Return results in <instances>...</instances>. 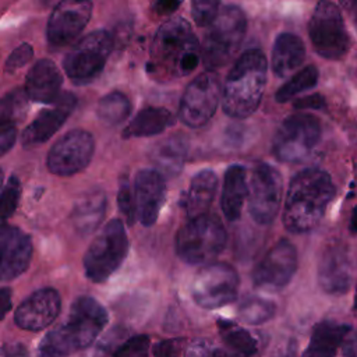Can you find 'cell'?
Here are the masks:
<instances>
[{"mask_svg": "<svg viewBox=\"0 0 357 357\" xmlns=\"http://www.w3.org/2000/svg\"><path fill=\"white\" fill-rule=\"evenodd\" d=\"M184 357H238L230 350H225L206 339L190 342L183 350Z\"/></svg>", "mask_w": 357, "mask_h": 357, "instance_id": "obj_37", "label": "cell"}, {"mask_svg": "<svg viewBox=\"0 0 357 357\" xmlns=\"http://www.w3.org/2000/svg\"><path fill=\"white\" fill-rule=\"evenodd\" d=\"M181 0H152L151 7L156 14H172L174 13L178 6H180Z\"/></svg>", "mask_w": 357, "mask_h": 357, "instance_id": "obj_46", "label": "cell"}, {"mask_svg": "<svg viewBox=\"0 0 357 357\" xmlns=\"http://www.w3.org/2000/svg\"><path fill=\"white\" fill-rule=\"evenodd\" d=\"M220 0H192L191 14L198 26H208L219 13Z\"/></svg>", "mask_w": 357, "mask_h": 357, "instance_id": "obj_39", "label": "cell"}, {"mask_svg": "<svg viewBox=\"0 0 357 357\" xmlns=\"http://www.w3.org/2000/svg\"><path fill=\"white\" fill-rule=\"evenodd\" d=\"M128 252V237L120 219L110 220L88 247L84 255V269L89 280H107L123 264Z\"/></svg>", "mask_w": 357, "mask_h": 357, "instance_id": "obj_6", "label": "cell"}, {"mask_svg": "<svg viewBox=\"0 0 357 357\" xmlns=\"http://www.w3.org/2000/svg\"><path fill=\"white\" fill-rule=\"evenodd\" d=\"M321 139V123L310 113H294L286 117L272 142V153L286 163L305 160Z\"/></svg>", "mask_w": 357, "mask_h": 357, "instance_id": "obj_7", "label": "cell"}, {"mask_svg": "<svg viewBox=\"0 0 357 357\" xmlns=\"http://www.w3.org/2000/svg\"><path fill=\"white\" fill-rule=\"evenodd\" d=\"M0 357H29V351L20 342H7L0 346Z\"/></svg>", "mask_w": 357, "mask_h": 357, "instance_id": "obj_44", "label": "cell"}, {"mask_svg": "<svg viewBox=\"0 0 357 357\" xmlns=\"http://www.w3.org/2000/svg\"><path fill=\"white\" fill-rule=\"evenodd\" d=\"M106 324L107 312L103 305L89 296H81L71 304L68 321L60 328L77 351L89 346Z\"/></svg>", "mask_w": 357, "mask_h": 357, "instance_id": "obj_15", "label": "cell"}, {"mask_svg": "<svg viewBox=\"0 0 357 357\" xmlns=\"http://www.w3.org/2000/svg\"><path fill=\"white\" fill-rule=\"evenodd\" d=\"M336 192L332 177L319 167L298 172L290 181L284 208L283 225L290 233L303 234L314 230L326 213Z\"/></svg>", "mask_w": 357, "mask_h": 357, "instance_id": "obj_1", "label": "cell"}, {"mask_svg": "<svg viewBox=\"0 0 357 357\" xmlns=\"http://www.w3.org/2000/svg\"><path fill=\"white\" fill-rule=\"evenodd\" d=\"M152 57L163 73L174 77L191 74L201 59V47L191 25L180 17L165 22L155 36Z\"/></svg>", "mask_w": 357, "mask_h": 357, "instance_id": "obj_3", "label": "cell"}, {"mask_svg": "<svg viewBox=\"0 0 357 357\" xmlns=\"http://www.w3.org/2000/svg\"><path fill=\"white\" fill-rule=\"evenodd\" d=\"M305 57L304 42L294 33L283 32L276 36L272 47V70L278 77H284L301 66Z\"/></svg>", "mask_w": 357, "mask_h": 357, "instance_id": "obj_28", "label": "cell"}, {"mask_svg": "<svg viewBox=\"0 0 357 357\" xmlns=\"http://www.w3.org/2000/svg\"><path fill=\"white\" fill-rule=\"evenodd\" d=\"M11 290L8 287H0V319L6 317V314L11 310Z\"/></svg>", "mask_w": 357, "mask_h": 357, "instance_id": "obj_47", "label": "cell"}, {"mask_svg": "<svg viewBox=\"0 0 357 357\" xmlns=\"http://www.w3.org/2000/svg\"><path fill=\"white\" fill-rule=\"evenodd\" d=\"M112 47L113 39L103 29L82 36L63 60L67 77L77 85H85L93 81L103 70Z\"/></svg>", "mask_w": 357, "mask_h": 357, "instance_id": "obj_8", "label": "cell"}, {"mask_svg": "<svg viewBox=\"0 0 357 357\" xmlns=\"http://www.w3.org/2000/svg\"><path fill=\"white\" fill-rule=\"evenodd\" d=\"M349 227H350V230H351L353 233H357V205H356V206H354V209L351 211Z\"/></svg>", "mask_w": 357, "mask_h": 357, "instance_id": "obj_48", "label": "cell"}, {"mask_svg": "<svg viewBox=\"0 0 357 357\" xmlns=\"http://www.w3.org/2000/svg\"><path fill=\"white\" fill-rule=\"evenodd\" d=\"M248 195L247 172L241 165H231L226 169L220 195V208L225 218L234 222L240 218Z\"/></svg>", "mask_w": 357, "mask_h": 357, "instance_id": "obj_23", "label": "cell"}, {"mask_svg": "<svg viewBox=\"0 0 357 357\" xmlns=\"http://www.w3.org/2000/svg\"><path fill=\"white\" fill-rule=\"evenodd\" d=\"M106 212V195L102 190H91L74 205L71 220L75 230L89 234L99 227Z\"/></svg>", "mask_w": 357, "mask_h": 357, "instance_id": "obj_27", "label": "cell"}, {"mask_svg": "<svg viewBox=\"0 0 357 357\" xmlns=\"http://www.w3.org/2000/svg\"><path fill=\"white\" fill-rule=\"evenodd\" d=\"M29 98L24 88H15L0 99V121H8L17 126L28 112Z\"/></svg>", "mask_w": 357, "mask_h": 357, "instance_id": "obj_34", "label": "cell"}, {"mask_svg": "<svg viewBox=\"0 0 357 357\" xmlns=\"http://www.w3.org/2000/svg\"><path fill=\"white\" fill-rule=\"evenodd\" d=\"M275 311V303L259 296H247L240 301L237 307V315L240 321L248 325H262L268 322L273 318Z\"/></svg>", "mask_w": 357, "mask_h": 357, "instance_id": "obj_31", "label": "cell"}, {"mask_svg": "<svg viewBox=\"0 0 357 357\" xmlns=\"http://www.w3.org/2000/svg\"><path fill=\"white\" fill-rule=\"evenodd\" d=\"M20 195L21 183L17 176H11L0 191V222H4L14 215Z\"/></svg>", "mask_w": 357, "mask_h": 357, "instance_id": "obj_35", "label": "cell"}, {"mask_svg": "<svg viewBox=\"0 0 357 357\" xmlns=\"http://www.w3.org/2000/svg\"><path fill=\"white\" fill-rule=\"evenodd\" d=\"M174 116L165 107H145L137 113L130 124L123 131L124 138L151 137L163 132L174 124Z\"/></svg>", "mask_w": 357, "mask_h": 357, "instance_id": "obj_29", "label": "cell"}, {"mask_svg": "<svg viewBox=\"0 0 357 357\" xmlns=\"http://www.w3.org/2000/svg\"><path fill=\"white\" fill-rule=\"evenodd\" d=\"M91 13V0H61L53 8L47 21L49 43L63 47L74 42L86 26Z\"/></svg>", "mask_w": 357, "mask_h": 357, "instance_id": "obj_17", "label": "cell"}, {"mask_svg": "<svg viewBox=\"0 0 357 357\" xmlns=\"http://www.w3.org/2000/svg\"><path fill=\"white\" fill-rule=\"evenodd\" d=\"M1 181H3V172H1V169H0V185H1Z\"/></svg>", "mask_w": 357, "mask_h": 357, "instance_id": "obj_52", "label": "cell"}, {"mask_svg": "<svg viewBox=\"0 0 357 357\" xmlns=\"http://www.w3.org/2000/svg\"><path fill=\"white\" fill-rule=\"evenodd\" d=\"M95 141L85 130H71L60 137L47 153V167L57 176H73L84 170L93 155Z\"/></svg>", "mask_w": 357, "mask_h": 357, "instance_id": "obj_14", "label": "cell"}, {"mask_svg": "<svg viewBox=\"0 0 357 357\" xmlns=\"http://www.w3.org/2000/svg\"><path fill=\"white\" fill-rule=\"evenodd\" d=\"M60 307V296L54 289H39L18 305L14 319L25 331H40L57 318Z\"/></svg>", "mask_w": 357, "mask_h": 357, "instance_id": "obj_20", "label": "cell"}, {"mask_svg": "<svg viewBox=\"0 0 357 357\" xmlns=\"http://www.w3.org/2000/svg\"><path fill=\"white\" fill-rule=\"evenodd\" d=\"M354 310H357V286H356V293H354Z\"/></svg>", "mask_w": 357, "mask_h": 357, "instance_id": "obj_51", "label": "cell"}, {"mask_svg": "<svg viewBox=\"0 0 357 357\" xmlns=\"http://www.w3.org/2000/svg\"><path fill=\"white\" fill-rule=\"evenodd\" d=\"M297 271V250L286 238L279 240L254 266L251 279L257 289L279 291L284 289Z\"/></svg>", "mask_w": 357, "mask_h": 357, "instance_id": "obj_13", "label": "cell"}, {"mask_svg": "<svg viewBox=\"0 0 357 357\" xmlns=\"http://www.w3.org/2000/svg\"><path fill=\"white\" fill-rule=\"evenodd\" d=\"M17 139V126L8 121H0V156L7 153Z\"/></svg>", "mask_w": 357, "mask_h": 357, "instance_id": "obj_42", "label": "cell"}, {"mask_svg": "<svg viewBox=\"0 0 357 357\" xmlns=\"http://www.w3.org/2000/svg\"><path fill=\"white\" fill-rule=\"evenodd\" d=\"M351 329L350 325L332 319L318 322L301 357H336L340 344Z\"/></svg>", "mask_w": 357, "mask_h": 357, "instance_id": "obj_24", "label": "cell"}, {"mask_svg": "<svg viewBox=\"0 0 357 357\" xmlns=\"http://www.w3.org/2000/svg\"><path fill=\"white\" fill-rule=\"evenodd\" d=\"M218 190V176L211 169L195 173L183 195V208L188 218L206 213Z\"/></svg>", "mask_w": 357, "mask_h": 357, "instance_id": "obj_25", "label": "cell"}, {"mask_svg": "<svg viewBox=\"0 0 357 357\" xmlns=\"http://www.w3.org/2000/svg\"><path fill=\"white\" fill-rule=\"evenodd\" d=\"M216 324L219 335L230 351L238 357H252L257 354L258 342L251 332L227 319H218Z\"/></svg>", "mask_w": 357, "mask_h": 357, "instance_id": "obj_30", "label": "cell"}, {"mask_svg": "<svg viewBox=\"0 0 357 357\" xmlns=\"http://www.w3.org/2000/svg\"><path fill=\"white\" fill-rule=\"evenodd\" d=\"M132 190L137 219L144 226H152L166 198L165 176L156 169H141L135 176Z\"/></svg>", "mask_w": 357, "mask_h": 357, "instance_id": "obj_18", "label": "cell"}, {"mask_svg": "<svg viewBox=\"0 0 357 357\" xmlns=\"http://www.w3.org/2000/svg\"><path fill=\"white\" fill-rule=\"evenodd\" d=\"M326 105L325 98L321 93H312V95H307L303 98H298L293 102L294 109L297 110H305V109H314V110H319L324 109Z\"/></svg>", "mask_w": 357, "mask_h": 357, "instance_id": "obj_43", "label": "cell"}, {"mask_svg": "<svg viewBox=\"0 0 357 357\" xmlns=\"http://www.w3.org/2000/svg\"><path fill=\"white\" fill-rule=\"evenodd\" d=\"M340 350L343 357H357V329H350L344 336Z\"/></svg>", "mask_w": 357, "mask_h": 357, "instance_id": "obj_45", "label": "cell"}, {"mask_svg": "<svg viewBox=\"0 0 357 357\" xmlns=\"http://www.w3.org/2000/svg\"><path fill=\"white\" fill-rule=\"evenodd\" d=\"M149 336L135 335L123 342L113 351L114 357H146L149 351Z\"/></svg>", "mask_w": 357, "mask_h": 357, "instance_id": "obj_38", "label": "cell"}, {"mask_svg": "<svg viewBox=\"0 0 357 357\" xmlns=\"http://www.w3.org/2000/svg\"><path fill=\"white\" fill-rule=\"evenodd\" d=\"M117 204L121 215L124 216L127 225H134L137 219V211H135V199H134V190L130 184V180L127 176H123L120 178L119 191H117Z\"/></svg>", "mask_w": 357, "mask_h": 357, "instance_id": "obj_36", "label": "cell"}, {"mask_svg": "<svg viewBox=\"0 0 357 357\" xmlns=\"http://www.w3.org/2000/svg\"><path fill=\"white\" fill-rule=\"evenodd\" d=\"M96 357H114V356H113V353H110V351H103L102 354H98Z\"/></svg>", "mask_w": 357, "mask_h": 357, "instance_id": "obj_50", "label": "cell"}, {"mask_svg": "<svg viewBox=\"0 0 357 357\" xmlns=\"http://www.w3.org/2000/svg\"><path fill=\"white\" fill-rule=\"evenodd\" d=\"M351 278L353 264L347 244L342 240L328 241L318 259L317 279L319 287L326 294L342 296L349 291Z\"/></svg>", "mask_w": 357, "mask_h": 357, "instance_id": "obj_16", "label": "cell"}, {"mask_svg": "<svg viewBox=\"0 0 357 357\" xmlns=\"http://www.w3.org/2000/svg\"><path fill=\"white\" fill-rule=\"evenodd\" d=\"M183 347L181 339H166L160 340L153 346V357H180Z\"/></svg>", "mask_w": 357, "mask_h": 357, "instance_id": "obj_41", "label": "cell"}, {"mask_svg": "<svg viewBox=\"0 0 357 357\" xmlns=\"http://www.w3.org/2000/svg\"><path fill=\"white\" fill-rule=\"evenodd\" d=\"M77 105V98L70 93H60L50 107L43 109L35 120L22 131L21 142L24 146H33L47 141L67 120Z\"/></svg>", "mask_w": 357, "mask_h": 357, "instance_id": "obj_21", "label": "cell"}, {"mask_svg": "<svg viewBox=\"0 0 357 357\" xmlns=\"http://www.w3.org/2000/svg\"><path fill=\"white\" fill-rule=\"evenodd\" d=\"M318 82V70L315 66H307L297 71L287 82H284L275 93V99L279 103H284L293 99L296 95L311 89Z\"/></svg>", "mask_w": 357, "mask_h": 357, "instance_id": "obj_33", "label": "cell"}, {"mask_svg": "<svg viewBox=\"0 0 357 357\" xmlns=\"http://www.w3.org/2000/svg\"><path fill=\"white\" fill-rule=\"evenodd\" d=\"M238 284V273L231 265L209 262L195 273L191 283V296L201 308L215 310L237 298Z\"/></svg>", "mask_w": 357, "mask_h": 357, "instance_id": "obj_10", "label": "cell"}, {"mask_svg": "<svg viewBox=\"0 0 357 357\" xmlns=\"http://www.w3.org/2000/svg\"><path fill=\"white\" fill-rule=\"evenodd\" d=\"M247 29L244 11L237 6L219 10L216 18L208 25L201 45V59L208 71L225 67L243 42Z\"/></svg>", "mask_w": 357, "mask_h": 357, "instance_id": "obj_5", "label": "cell"}, {"mask_svg": "<svg viewBox=\"0 0 357 357\" xmlns=\"http://www.w3.org/2000/svg\"><path fill=\"white\" fill-rule=\"evenodd\" d=\"M187 151L188 141L178 132L159 141L151 151V160L159 173L167 177H174L183 170Z\"/></svg>", "mask_w": 357, "mask_h": 357, "instance_id": "obj_26", "label": "cell"}, {"mask_svg": "<svg viewBox=\"0 0 357 357\" xmlns=\"http://www.w3.org/2000/svg\"><path fill=\"white\" fill-rule=\"evenodd\" d=\"M32 243L28 234L10 225H0V280L8 282L28 268Z\"/></svg>", "mask_w": 357, "mask_h": 357, "instance_id": "obj_19", "label": "cell"}, {"mask_svg": "<svg viewBox=\"0 0 357 357\" xmlns=\"http://www.w3.org/2000/svg\"><path fill=\"white\" fill-rule=\"evenodd\" d=\"M227 240L222 220L202 213L188 220L177 230L174 238L176 254L188 265H205L212 262L225 248Z\"/></svg>", "mask_w": 357, "mask_h": 357, "instance_id": "obj_4", "label": "cell"}, {"mask_svg": "<svg viewBox=\"0 0 357 357\" xmlns=\"http://www.w3.org/2000/svg\"><path fill=\"white\" fill-rule=\"evenodd\" d=\"M33 57V49L29 43H22L18 47H15L7 61H6V71L7 73H15L21 70L24 66H26Z\"/></svg>", "mask_w": 357, "mask_h": 357, "instance_id": "obj_40", "label": "cell"}, {"mask_svg": "<svg viewBox=\"0 0 357 357\" xmlns=\"http://www.w3.org/2000/svg\"><path fill=\"white\" fill-rule=\"evenodd\" d=\"M339 3H340L346 10H349L350 13L357 10V0H339Z\"/></svg>", "mask_w": 357, "mask_h": 357, "instance_id": "obj_49", "label": "cell"}, {"mask_svg": "<svg viewBox=\"0 0 357 357\" xmlns=\"http://www.w3.org/2000/svg\"><path fill=\"white\" fill-rule=\"evenodd\" d=\"M283 181L278 169L268 163H257L248 184V212L258 225H271L280 208Z\"/></svg>", "mask_w": 357, "mask_h": 357, "instance_id": "obj_11", "label": "cell"}, {"mask_svg": "<svg viewBox=\"0 0 357 357\" xmlns=\"http://www.w3.org/2000/svg\"><path fill=\"white\" fill-rule=\"evenodd\" d=\"M96 112L102 121L110 126H117L128 117L131 112V102L124 93L114 91L99 100Z\"/></svg>", "mask_w": 357, "mask_h": 357, "instance_id": "obj_32", "label": "cell"}, {"mask_svg": "<svg viewBox=\"0 0 357 357\" xmlns=\"http://www.w3.org/2000/svg\"><path fill=\"white\" fill-rule=\"evenodd\" d=\"M308 33L315 52L329 60L342 59L350 39L339 7L329 0H319L308 22Z\"/></svg>", "mask_w": 357, "mask_h": 357, "instance_id": "obj_9", "label": "cell"}, {"mask_svg": "<svg viewBox=\"0 0 357 357\" xmlns=\"http://www.w3.org/2000/svg\"><path fill=\"white\" fill-rule=\"evenodd\" d=\"M220 82L213 71H206L194 78L185 88L180 106L178 117L190 128L205 126L215 114L220 100Z\"/></svg>", "mask_w": 357, "mask_h": 357, "instance_id": "obj_12", "label": "cell"}, {"mask_svg": "<svg viewBox=\"0 0 357 357\" xmlns=\"http://www.w3.org/2000/svg\"><path fill=\"white\" fill-rule=\"evenodd\" d=\"M266 57L259 49L245 50L227 74L223 92V112L233 119H245L259 106L266 84Z\"/></svg>", "mask_w": 357, "mask_h": 357, "instance_id": "obj_2", "label": "cell"}, {"mask_svg": "<svg viewBox=\"0 0 357 357\" xmlns=\"http://www.w3.org/2000/svg\"><path fill=\"white\" fill-rule=\"evenodd\" d=\"M63 85V75L59 67L47 59L38 60L25 78V92L28 98L39 103H53Z\"/></svg>", "mask_w": 357, "mask_h": 357, "instance_id": "obj_22", "label": "cell"}]
</instances>
